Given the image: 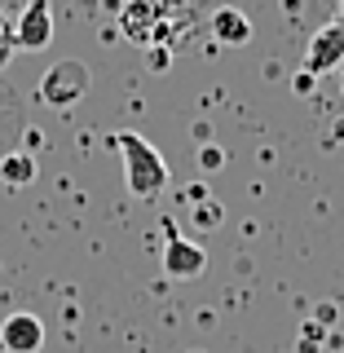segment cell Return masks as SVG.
Listing matches in <instances>:
<instances>
[{
    "instance_id": "4fadbf2b",
    "label": "cell",
    "mask_w": 344,
    "mask_h": 353,
    "mask_svg": "<svg viewBox=\"0 0 344 353\" xmlns=\"http://www.w3.org/2000/svg\"><path fill=\"white\" fill-rule=\"evenodd\" d=\"M340 93H344V66H340Z\"/></svg>"
},
{
    "instance_id": "9c48e42d",
    "label": "cell",
    "mask_w": 344,
    "mask_h": 353,
    "mask_svg": "<svg viewBox=\"0 0 344 353\" xmlns=\"http://www.w3.org/2000/svg\"><path fill=\"white\" fill-rule=\"evenodd\" d=\"M36 176H40V168H36V154L31 150H14V154L0 159V181H5L9 190H27Z\"/></svg>"
},
{
    "instance_id": "ba28073f",
    "label": "cell",
    "mask_w": 344,
    "mask_h": 353,
    "mask_svg": "<svg viewBox=\"0 0 344 353\" xmlns=\"http://www.w3.org/2000/svg\"><path fill=\"white\" fill-rule=\"evenodd\" d=\"M208 31H212L221 44H247L252 40V22H247V14H239L234 5H216L212 18H208Z\"/></svg>"
},
{
    "instance_id": "7a4b0ae2",
    "label": "cell",
    "mask_w": 344,
    "mask_h": 353,
    "mask_svg": "<svg viewBox=\"0 0 344 353\" xmlns=\"http://www.w3.org/2000/svg\"><path fill=\"white\" fill-rule=\"evenodd\" d=\"M115 146L124 154V181L137 199H159L168 190V163L141 132H115Z\"/></svg>"
},
{
    "instance_id": "3957f363",
    "label": "cell",
    "mask_w": 344,
    "mask_h": 353,
    "mask_svg": "<svg viewBox=\"0 0 344 353\" xmlns=\"http://www.w3.org/2000/svg\"><path fill=\"white\" fill-rule=\"evenodd\" d=\"M88 84H93L88 66L75 62V58H62V62H53L49 71L40 75L36 97H40V106H49V110H71L88 93Z\"/></svg>"
},
{
    "instance_id": "8fae6325",
    "label": "cell",
    "mask_w": 344,
    "mask_h": 353,
    "mask_svg": "<svg viewBox=\"0 0 344 353\" xmlns=\"http://www.w3.org/2000/svg\"><path fill=\"white\" fill-rule=\"evenodd\" d=\"M221 221V208L212 203V199H203V203L194 208V225H216Z\"/></svg>"
},
{
    "instance_id": "7c38bea8",
    "label": "cell",
    "mask_w": 344,
    "mask_h": 353,
    "mask_svg": "<svg viewBox=\"0 0 344 353\" xmlns=\"http://www.w3.org/2000/svg\"><path fill=\"white\" fill-rule=\"evenodd\" d=\"M199 163H203V168H216V163H221V150H212V146H208L203 154H199Z\"/></svg>"
},
{
    "instance_id": "277c9868",
    "label": "cell",
    "mask_w": 344,
    "mask_h": 353,
    "mask_svg": "<svg viewBox=\"0 0 344 353\" xmlns=\"http://www.w3.org/2000/svg\"><path fill=\"white\" fill-rule=\"evenodd\" d=\"M49 40H53V9H49V0H27L22 14L14 18V44L18 49L40 53V49H49Z\"/></svg>"
},
{
    "instance_id": "5b68a950",
    "label": "cell",
    "mask_w": 344,
    "mask_h": 353,
    "mask_svg": "<svg viewBox=\"0 0 344 353\" xmlns=\"http://www.w3.org/2000/svg\"><path fill=\"white\" fill-rule=\"evenodd\" d=\"M336 66H344V22H327L305 49V75H323Z\"/></svg>"
},
{
    "instance_id": "30bf717a",
    "label": "cell",
    "mask_w": 344,
    "mask_h": 353,
    "mask_svg": "<svg viewBox=\"0 0 344 353\" xmlns=\"http://www.w3.org/2000/svg\"><path fill=\"white\" fill-rule=\"evenodd\" d=\"M14 49H18V44H14V22H9V18H5V9H0V71L9 66Z\"/></svg>"
},
{
    "instance_id": "6da1fadb",
    "label": "cell",
    "mask_w": 344,
    "mask_h": 353,
    "mask_svg": "<svg viewBox=\"0 0 344 353\" xmlns=\"http://www.w3.org/2000/svg\"><path fill=\"white\" fill-rule=\"evenodd\" d=\"M203 0H128L119 27L137 49H181L185 36L199 27Z\"/></svg>"
},
{
    "instance_id": "52a82bcc",
    "label": "cell",
    "mask_w": 344,
    "mask_h": 353,
    "mask_svg": "<svg viewBox=\"0 0 344 353\" xmlns=\"http://www.w3.org/2000/svg\"><path fill=\"white\" fill-rule=\"evenodd\" d=\"M0 349L5 353H40L44 349V323L36 314H9L0 323Z\"/></svg>"
},
{
    "instance_id": "8992f818",
    "label": "cell",
    "mask_w": 344,
    "mask_h": 353,
    "mask_svg": "<svg viewBox=\"0 0 344 353\" xmlns=\"http://www.w3.org/2000/svg\"><path fill=\"white\" fill-rule=\"evenodd\" d=\"M208 270V252L199 248L194 239H181L168 225V243H163V274L168 279H194V274Z\"/></svg>"
}]
</instances>
